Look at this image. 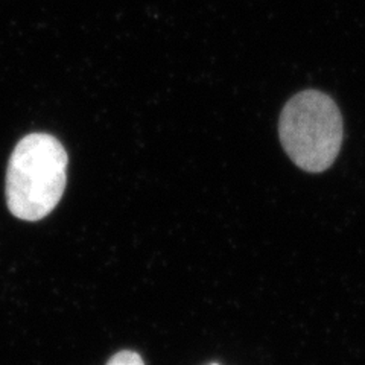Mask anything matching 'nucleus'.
I'll use <instances>...</instances> for the list:
<instances>
[{"mask_svg":"<svg viewBox=\"0 0 365 365\" xmlns=\"http://www.w3.org/2000/svg\"><path fill=\"white\" fill-rule=\"evenodd\" d=\"M67 153L58 139L32 133L17 143L6 170V204L16 218L40 221L60 202L66 187Z\"/></svg>","mask_w":365,"mask_h":365,"instance_id":"nucleus-1","label":"nucleus"},{"mask_svg":"<svg viewBox=\"0 0 365 365\" xmlns=\"http://www.w3.org/2000/svg\"><path fill=\"white\" fill-rule=\"evenodd\" d=\"M279 139L292 163L304 173L322 174L339 155L344 123L336 102L319 90H303L284 104Z\"/></svg>","mask_w":365,"mask_h":365,"instance_id":"nucleus-2","label":"nucleus"},{"mask_svg":"<svg viewBox=\"0 0 365 365\" xmlns=\"http://www.w3.org/2000/svg\"><path fill=\"white\" fill-rule=\"evenodd\" d=\"M107 365H145V362L139 353L123 350L116 353V355L107 362Z\"/></svg>","mask_w":365,"mask_h":365,"instance_id":"nucleus-3","label":"nucleus"},{"mask_svg":"<svg viewBox=\"0 0 365 365\" xmlns=\"http://www.w3.org/2000/svg\"><path fill=\"white\" fill-rule=\"evenodd\" d=\"M215 365H216V364H215Z\"/></svg>","mask_w":365,"mask_h":365,"instance_id":"nucleus-4","label":"nucleus"}]
</instances>
